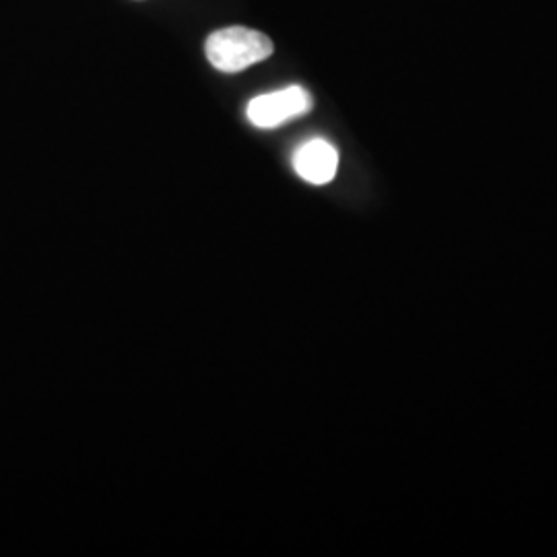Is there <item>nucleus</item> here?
<instances>
[{
    "mask_svg": "<svg viewBox=\"0 0 557 557\" xmlns=\"http://www.w3.org/2000/svg\"><path fill=\"white\" fill-rule=\"evenodd\" d=\"M205 52L221 73H239L269 59L275 52V46L262 32L234 25L213 32L205 41Z\"/></svg>",
    "mask_w": 557,
    "mask_h": 557,
    "instance_id": "f257e3e1",
    "label": "nucleus"
},
{
    "mask_svg": "<svg viewBox=\"0 0 557 557\" xmlns=\"http://www.w3.org/2000/svg\"><path fill=\"white\" fill-rule=\"evenodd\" d=\"M312 110V98L304 87H287L248 103V120L259 128H275L289 120L299 119Z\"/></svg>",
    "mask_w": 557,
    "mask_h": 557,
    "instance_id": "f03ea898",
    "label": "nucleus"
},
{
    "mask_svg": "<svg viewBox=\"0 0 557 557\" xmlns=\"http://www.w3.org/2000/svg\"><path fill=\"white\" fill-rule=\"evenodd\" d=\"M294 170L298 172L299 178L310 184H329L337 176V149L329 140H308L294 153Z\"/></svg>",
    "mask_w": 557,
    "mask_h": 557,
    "instance_id": "7ed1b4c3",
    "label": "nucleus"
}]
</instances>
